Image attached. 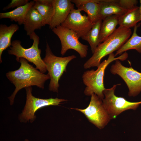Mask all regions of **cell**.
Returning <instances> with one entry per match:
<instances>
[{
  "label": "cell",
  "instance_id": "1",
  "mask_svg": "<svg viewBox=\"0 0 141 141\" xmlns=\"http://www.w3.org/2000/svg\"><path fill=\"white\" fill-rule=\"evenodd\" d=\"M19 62L21 65L18 69L9 71L6 74L8 79L15 87L14 92L8 97L11 105L13 104L15 96L20 90L32 86L43 89L45 82L50 79L48 74H45L38 70L30 64L25 58H20Z\"/></svg>",
  "mask_w": 141,
  "mask_h": 141
},
{
  "label": "cell",
  "instance_id": "2",
  "mask_svg": "<svg viewBox=\"0 0 141 141\" xmlns=\"http://www.w3.org/2000/svg\"><path fill=\"white\" fill-rule=\"evenodd\" d=\"M131 34V28L119 26L106 39L98 45L92 55L84 63V68L97 67L103 57L119 49Z\"/></svg>",
  "mask_w": 141,
  "mask_h": 141
},
{
  "label": "cell",
  "instance_id": "3",
  "mask_svg": "<svg viewBox=\"0 0 141 141\" xmlns=\"http://www.w3.org/2000/svg\"><path fill=\"white\" fill-rule=\"evenodd\" d=\"M112 53L109 55L107 60L101 62L96 70H87L84 73L82 78L84 84L86 87L84 91L87 96H91L95 93L103 99L104 96L103 93L105 88L104 84V77L105 69L113 61L117 60L124 61L128 57V54L125 52L117 57Z\"/></svg>",
  "mask_w": 141,
  "mask_h": 141
},
{
  "label": "cell",
  "instance_id": "4",
  "mask_svg": "<svg viewBox=\"0 0 141 141\" xmlns=\"http://www.w3.org/2000/svg\"><path fill=\"white\" fill-rule=\"evenodd\" d=\"M30 37L33 41V44L30 47L25 48L21 45L20 40H15L11 42V46L8 50V53L15 56L16 60L18 62L20 58H25L35 64L37 69L44 73L47 69L46 65L41 57V50L38 47L39 37L34 32L30 35Z\"/></svg>",
  "mask_w": 141,
  "mask_h": 141
},
{
  "label": "cell",
  "instance_id": "5",
  "mask_svg": "<svg viewBox=\"0 0 141 141\" xmlns=\"http://www.w3.org/2000/svg\"><path fill=\"white\" fill-rule=\"evenodd\" d=\"M46 47L45 56L43 60L50 77L49 89L51 91L58 92L59 87V81L61 77L64 72H66L68 63L76 57L74 55L64 57H58L53 53L47 42Z\"/></svg>",
  "mask_w": 141,
  "mask_h": 141
},
{
  "label": "cell",
  "instance_id": "6",
  "mask_svg": "<svg viewBox=\"0 0 141 141\" xmlns=\"http://www.w3.org/2000/svg\"><path fill=\"white\" fill-rule=\"evenodd\" d=\"M120 85H114L110 88H105L103 92L104 97L102 101L111 120L115 119L126 110H136L141 104V101L131 102L123 97L116 96L115 94V90L117 86Z\"/></svg>",
  "mask_w": 141,
  "mask_h": 141
},
{
  "label": "cell",
  "instance_id": "7",
  "mask_svg": "<svg viewBox=\"0 0 141 141\" xmlns=\"http://www.w3.org/2000/svg\"><path fill=\"white\" fill-rule=\"evenodd\" d=\"M88 107L84 109L71 108L83 113L89 121L100 129L103 128L111 120L102 99L93 93Z\"/></svg>",
  "mask_w": 141,
  "mask_h": 141
},
{
  "label": "cell",
  "instance_id": "8",
  "mask_svg": "<svg viewBox=\"0 0 141 141\" xmlns=\"http://www.w3.org/2000/svg\"><path fill=\"white\" fill-rule=\"evenodd\" d=\"M25 89L26 94V103L19 116L20 121L22 122L30 121L32 122L36 119L35 114L38 110L50 105H58L61 102L67 101L66 99L57 98L46 99L37 98L32 95L31 86Z\"/></svg>",
  "mask_w": 141,
  "mask_h": 141
},
{
  "label": "cell",
  "instance_id": "9",
  "mask_svg": "<svg viewBox=\"0 0 141 141\" xmlns=\"http://www.w3.org/2000/svg\"><path fill=\"white\" fill-rule=\"evenodd\" d=\"M52 31L60 40L62 55H64L68 50L73 49L79 54L81 58L86 56L88 46L79 41V38L75 32L61 25L54 28Z\"/></svg>",
  "mask_w": 141,
  "mask_h": 141
},
{
  "label": "cell",
  "instance_id": "10",
  "mask_svg": "<svg viewBox=\"0 0 141 141\" xmlns=\"http://www.w3.org/2000/svg\"><path fill=\"white\" fill-rule=\"evenodd\" d=\"M110 70L113 74L119 76L125 83L128 89L129 96L135 97L141 92V73L132 67L124 66L119 60L115 61Z\"/></svg>",
  "mask_w": 141,
  "mask_h": 141
},
{
  "label": "cell",
  "instance_id": "11",
  "mask_svg": "<svg viewBox=\"0 0 141 141\" xmlns=\"http://www.w3.org/2000/svg\"><path fill=\"white\" fill-rule=\"evenodd\" d=\"M81 11L78 9L73 8L61 25L73 31L79 38L86 34L93 25L88 16L85 14L82 15Z\"/></svg>",
  "mask_w": 141,
  "mask_h": 141
},
{
  "label": "cell",
  "instance_id": "12",
  "mask_svg": "<svg viewBox=\"0 0 141 141\" xmlns=\"http://www.w3.org/2000/svg\"><path fill=\"white\" fill-rule=\"evenodd\" d=\"M54 13L49 24L52 30L61 25L66 20L74 4L70 0H53Z\"/></svg>",
  "mask_w": 141,
  "mask_h": 141
},
{
  "label": "cell",
  "instance_id": "13",
  "mask_svg": "<svg viewBox=\"0 0 141 141\" xmlns=\"http://www.w3.org/2000/svg\"><path fill=\"white\" fill-rule=\"evenodd\" d=\"M100 0H72L71 2L74 4L77 9L84 11L92 24L101 20L99 16Z\"/></svg>",
  "mask_w": 141,
  "mask_h": 141
},
{
  "label": "cell",
  "instance_id": "14",
  "mask_svg": "<svg viewBox=\"0 0 141 141\" xmlns=\"http://www.w3.org/2000/svg\"><path fill=\"white\" fill-rule=\"evenodd\" d=\"M118 2L117 0H100L99 4L101 20H103L106 17L111 15L120 16L129 11L121 7Z\"/></svg>",
  "mask_w": 141,
  "mask_h": 141
},
{
  "label": "cell",
  "instance_id": "15",
  "mask_svg": "<svg viewBox=\"0 0 141 141\" xmlns=\"http://www.w3.org/2000/svg\"><path fill=\"white\" fill-rule=\"evenodd\" d=\"M24 25L27 35L30 36L35 30L41 29L46 24L40 15L33 6L28 11Z\"/></svg>",
  "mask_w": 141,
  "mask_h": 141
},
{
  "label": "cell",
  "instance_id": "16",
  "mask_svg": "<svg viewBox=\"0 0 141 141\" xmlns=\"http://www.w3.org/2000/svg\"><path fill=\"white\" fill-rule=\"evenodd\" d=\"M35 2L30 1L25 5L16 8L10 11L0 13V19L8 18L11 21L17 22L19 25L24 24L26 15L33 6Z\"/></svg>",
  "mask_w": 141,
  "mask_h": 141
},
{
  "label": "cell",
  "instance_id": "17",
  "mask_svg": "<svg viewBox=\"0 0 141 141\" xmlns=\"http://www.w3.org/2000/svg\"><path fill=\"white\" fill-rule=\"evenodd\" d=\"M19 28L18 26L12 24L9 26L5 24L0 25V62H2V55L3 51L11 46V39L14 33Z\"/></svg>",
  "mask_w": 141,
  "mask_h": 141
},
{
  "label": "cell",
  "instance_id": "18",
  "mask_svg": "<svg viewBox=\"0 0 141 141\" xmlns=\"http://www.w3.org/2000/svg\"><path fill=\"white\" fill-rule=\"evenodd\" d=\"M119 16L112 15L108 16L102 21L99 33L100 43L103 42L112 34L116 29L118 25Z\"/></svg>",
  "mask_w": 141,
  "mask_h": 141
},
{
  "label": "cell",
  "instance_id": "19",
  "mask_svg": "<svg viewBox=\"0 0 141 141\" xmlns=\"http://www.w3.org/2000/svg\"><path fill=\"white\" fill-rule=\"evenodd\" d=\"M33 7L40 15L46 25H49L54 12L53 0H34Z\"/></svg>",
  "mask_w": 141,
  "mask_h": 141
},
{
  "label": "cell",
  "instance_id": "20",
  "mask_svg": "<svg viewBox=\"0 0 141 141\" xmlns=\"http://www.w3.org/2000/svg\"><path fill=\"white\" fill-rule=\"evenodd\" d=\"M141 23L137 24L134 27L133 31L131 37L118 50L115 54L121 55L125 52L129 50L133 49L139 53H141V36L137 34V30L140 26Z\"/></svg>",
  "mask_w": 141,
  "mask_h": 141
},
{
  "label": "cell",
  "instance_id": "21",
  "mask_svg": "<svg viewBox=\"0 0 141 141\" xmlns=\"http://www.w3.org/2000/svg\"><path fill=\"white\" fill-rule=\"evenodd\" d=\"M141 21L139 7L129 10L118 17L119 26L127 28L134 27Z\"/></svg>",
  "mask_w": 141,
  "mask_h": 141
},
{
  "label": "cell",
  "instance_id": "22",
  "mask_svg": "<svg viewBox=\"0 0 141 141\" xmlns=\"http://www.w3.org/2000/svg\"><path fill=\"white\" fill-rule=\"evenodd\" d=\"M102 21V20H100L93 24L90 30L81 38L82 39L87 41L88 43L93 54L100 43L99 35Z\"/></svg>",
  "mask_w": 141,
  "mask_h": 141
},
{
  "label": "cell",
  "instance_id": "23",
  "mask_svg": "<svg viewBox=\"0 0 141 141\" xmlns=\"http://www.w3.org/2000/svg\"><path fill=\"white\" fill-rule=\"evenodd\" d=\"M118 3L119 5L124 9L129 10L136 8L138 3L137 0H119Z\"/></svg>",
  "mask_w": 141,
  "mask_h": 141
},
{
  "label": "cell",
  "instance_id": "24",
  "mask_svg": "<svg viewBox=\"0 0 141 141\" xmlns=\"http://www.w3.org/2000/svg\"><path fill=\"white\" fill-rule=\"evenodd\" d=\"M28 0H12L11 2L7 6L4 7L3 10H6L11 8L18 7L26 4L29 2Z\"/></svg>",
  "mask_w": 141,
  "mask_h": 141
},
{
  "label": "cell",
  "instance_id": "25",
  "mask_svg": "<svg viewBox=\"0 0 141 141\" xmlns=\"http://www.w3.org/2000/svg\"><path fill=\"white\" fill-rule=\"evenodd\" d=\"M140 4V6L139 7V11H140V20L141 21V0H140L139 1Z\"/></svg>",
  "mask_w": 141,
  "mask_h": 141
},
{
  "label": "cell",
  "instance_id": "26",
  "mask_svg": "<svg viewBox=\"0 0 141 141\" xmlns=\"http://www.w3.org/2000/svg\"><path fill=\"white\" fill-rule=\"evenodd\" d=\"M25 141H29L27 139H26L25 140Z\"/></svg>",
  "mask_w": 141,
  "mask_h": 141
}]
</instances>
